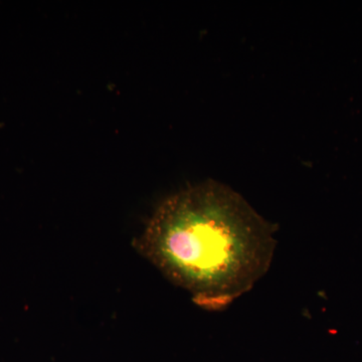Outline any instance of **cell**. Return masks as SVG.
Listing matches in <instances>:
<instances>
[{
	"mask_svg": "<svg viewBox=\"0 0 362 362\" xmlns=\"http://www.w3.org/2000/svg\"><path fill=\"white\" fill-rule=\"evenodd\" d=\"M274 226L239 194L209 180L161 202L134 247L206 310H223L270 268Z\"/></svg>",
	"mask_w": 362,
	"mask_h": 362,
	"instance_id": "1",
	"label": "cell"
}]
</instances>
